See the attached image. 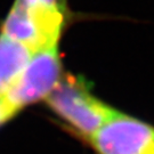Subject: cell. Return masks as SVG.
<instances>
[{
    "mask_svg": "<svg viewBox=\"0 0 154 154\" xmlns=\"http://www.w3.org/2000/svg\"><path fill=\"white\" fill-rule=\"evenodd\" d=\"M47 104L61 119L86 138L93 136L116 113V110L96 98L83 80L62 77L48 95Z\"/></svg>",
    "mask_w": 154,
    "mask_h": 154,
    "instance_id": "1",
    "label": "cell"
},
{
    "mask_svg": "<svg viewBox=\"0 0 154 154\" xmlns=\"http://www.w3.org/2000/svg\"><path fill=\"white\" fill-rule=\"evenodd\" d=\"M64 26L63 7L28 8L15 1L2 23V34L34 54L57 47Z\"/></svg>",
    "mask_w": 154,
    "mask_h": 154,
    "instance_id": "2",
    "label": "cell"
},
{
    "mask_svg": "<svg viewBox=\"0 0 154 154\" xmlns=\"http://www.w3.org/2000/svg\"><path fill=\"white\" fill-rule=\"evenodd\" d=\"M62 79V64L57 47L34 53L16 80L2 94L7 104L17 112L46 99Z\"/></svg>",
    "mask_w": 154,
    "mask_h": 154,
    "instance_id": "3",
    "label": "cell"
},
{
    "mask_svg": "<svg viewBox=\"0 0 154 154\" xmlns=\"http://www.w3.org/2000/svg\"><path fill=\"white\" fill-rule=\"evenodd\" d=\"M88 140L97 154H154V127L116 111Z\"/></svg>",
    "mask_w": 154,
    "mask_h": 154,
    "instance_id": "4",
    "label": "cell"
},
{
    "mask_svg": "<svg viewBox=\"0 0 154 154\" xmlns=\"http://www.w3.org/2000/svg\"><path fill=\"white\" fill-rule=\"evenodd\" d=\"M33 53L23 45L0 35V96L28 65Z\"/></svg>",
    "mask_w": 154,
    "mask_h": 154,
    "instance_id": "5",
    "label": "cell"
},
{
    "mask_svg": "<svg viewBox=\"0 0 154 154\" xmlns=\"http://www.w3.org/2000/svg\"><path fill=\"white\" fill-rule=\"evenodd\" d=\"M28 8H60L63 7L60 0H16Z\"/></svg>",
    "mask_w": 154,
    "mask_h": 154,
    "instance_id": "6",
    "label": "cell"
},
{
    "mask_svg": "<svg viewBox=\"0 0 154 154\" xmlns=\"http://www.w3.org/2000/svg\"><path fill=\"white\" fill-rule=\"evenodd\" d=\"M16 112L11 109L9 105L5 102V99L0 96V125L11 119Z\"/></svg>",
    "mask_w": 154,
    "mask_h": 154,
    "instance_id": "7",
    "label": "cell"
}]
</instances>
